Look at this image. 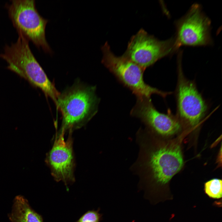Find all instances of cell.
<instances>
[{
	"label": "cell",
	"instance_id": "cell-13",
	"mask_svg": "<svg viewBox=\"0 0 222 222\" xmlns=\"http://www.w3.org/2000/svg\"><path fill=\"white\" fill-rule=\"evenodd\" d=\"M99 210H89L82 215L76 222H100L102 215L99 213Z\"/></svg>",
	"mask_w": 222,
	"mask_h": 222
},
{
	"label": "cell",
	"instance_id": "cell-9",
	"mask_svg": "<svg viewBox=\"0 0 222 222\" xmlns=\"http://www.w3.org/2000/svg\"><path fill=\"white\" fill-rule=\"evenodd\" d=\"M130 115L139 118L158 133L170 135L178 132L181 125L176 115L170 111L166 114L158 111L154 106L151 98L137 99Z\"/></svg>",
	"mask_w": 222,
	"mask_h": 222
},
{
	"label": "cell",
	"instance_id": "cell-7",
	"mask_svg": "<svg viewBox=\"0 0 222 222\" xmlns=\"http://www.w3.org/2000/svg\"><path fill=\"white\" fill-rule=\"evenodd\" d=\"M211 22L202 12L201 6L193 4L187 14L176 23L175 46H206L212 44Z\"/></svg>",
	"mask_w": 222,
	"mask_h": 222
},
{
	"label": "cell",
	"instance_id": "cell-2",
	"mask_svg": "<svg viewBox=\"0 0 222 222\" xmlns=\"http://www.w3.org/2000/svg\"><path fill=\"white\" fill-rule=\"evenodd\" d=\"M17 41L6 45L0 58L7 63V68L27 80L33 86L40 89L47 98L56 104L60 93L49 79L34 56L29 41L18 35Z\"/></svg>",
	"mask_w": 222,
	"mask_h": 222
},
{
	"label": "cell",
	"instance_id": "cell-1",
	"mask_svg": "<svg viewBox=\"0 0 222 222\" xmlns=\"http://www.w3.org/2000/svg\"><path fill=\"white\" fill-rule=\"evenodd\" d=\"M96 89V86L78 80L60 93L56 105L62 116L60 130L72 132L85 125L96 114L100 99Z\"/></svg>",
	"mask_w": 222,
	"mask_h": 222
},
{
	"label": "cell",
	"instance_id": "cell-8",
	"mask_svg": "<svg viewBox=\"0 0 222 222\" xmlns=\"http://www.w3.org/2000/svg\"><path fill=\"white\" fill-rule=\"evenodd\" d=\"M72 133L69 132L68 138L65 140L64 131L60 130L57 132L53 146L45 159L55 180L62 181L66 186L75 181V165Z\"/></svg>",
	"mask_w": 222,
	"mask_h": 222
},
{
	"label": "cell",
	"instance_id": "cell-4",
	"mask_svg": "<svg viewBox=\"0 0 222 222\" xmlns=\"http://www.w3.org/2000/svg\"><path fill=\"white\" fill-rule=\"evenodd\" d=\"M6 5L9 17L18 35L31 41L38 48L51 54L45 37L48 20L39 13L34 0H14Z\"/></svg>",
	"mask_w": 222,
	"mask_h": 222
},
{
	"label": "cell",
	"instance_id": "cell-5",
	"mask_svg": "<svg viewBox=\"0 0 222 222\" xmlns=\"http://www.w3.org/2000/svg\"><path fill=\"white\" fill-rule=\"evenodd\" d=\"M182 55H178V78L175 91L176 117L180 123L189 126H198L207 113L208 105L199 92L195 82L187 79L183 72Z\"/></svg>",
	"mask_w": 222,
	"mask_h": 222
},
{
	"label": "cell",
	"instance_id": "cell-10",
	"mask_svg": "<svg viewBox=\"0 0 222 222\" xmlns=\"http://www.w3.org/2000/svg\"><path fill=\"white\" fill-rule=\"evenodd\" d=\"M150 162L156 181L165 185L180 170L183 160L180 148L172 146L162 148L154 152Z\"/></svg>",
	"mask_w": 222,
	"mask_h": 222
},
{
	"label": "cell",
	"instance_id": "cell-11",
	"mask_svg": "<svg viewBox=\"0 0 222 222\" xmlns=\"http://www.w3.org/2000/svg\"><path fill=\"white\" fill-rule=\"evenodd\" d=\"M8 217L11 222H43L42 216L30 206L23 196H16Z\"/></svg>",
	"mask_w": 222,
	"mask_h": 222
},
{
	"label": "cell",
	"instance_id": "cell-3",
	"mask_svg": "<svg viewBox=\"0 0 222 222\" xmlns=\"http://www.w3.org/2000/svg\"><path fill=\"white\" fill-rule=\"evenodd\" d=\"M101 49L103 54L102 64L137 99L150 98L153 94L165 98L171 94V92L161 91L145 83L143 78L145 70L123 55L120 56L115 55L107 42Z\"/></svg>",
	"mask_w": 222,
	"mask_h": 222
},
{
	"label": "cell",
	"instance_id": "cell-12",
	"mask_svg": "<svg viewBox=\"0 0 222 222\" xmlns=\"http://www.w3.org/2000/svg\"><path fill=\"white\" fill-rule=\"evenodd\" d=\"M222 180L217 179L210 180L204 184V191L210 198L219 199L222 197Z\"/></svg>",
	"mask_w": 222,
	"mask_h": 222
},
{
	"label": "cell",
	"instance_id": "cell-6",
	"mask_svg": "<svg viewBox=\"0 0 222 222\" xmlns=\"http://www.w3.org/2000/svg\"><path fill=\"white\" fill-rule=\"evenodd\" d=\"M176 51L175 38L160 40L141 28L131 37L123 55L145 70Z\"/></svg>",
	"mask_w": 222,
	"mask_h": 222
}]
</instances>
